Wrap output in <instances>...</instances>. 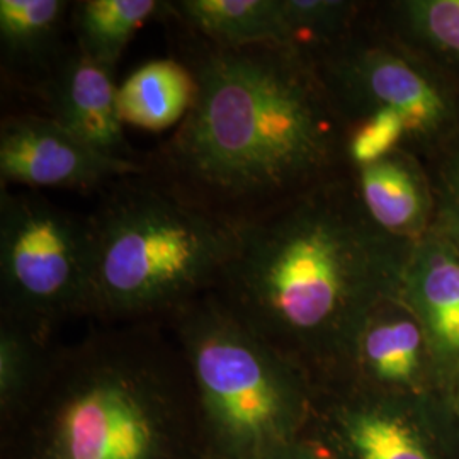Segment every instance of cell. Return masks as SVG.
<instances>
[{
    "mask_svg": "<svg viewBox=\"0 0 459 459\" xmlns=\"http://www.w3.org/2000/svg\"><path fill=\"white\" fill-rule=\"evenodd\" d=\"M330 459H459L443 394L398 396L352 383L320 388L303 437Z\"/></svg>",
    "mask_w": 459,
    "mask_h": 459,
    "instance_id": "cell-8",
    "label": "cell"
},
{
    "mask_svg": "<svg viewBox=\"0 0 459 459\" xmlns=\"http://www.w3.org/2000/svg\"><path fill=\"white\" fill-rule=\"evenodd\" d=\"M55 345L0 320V427L11 424L38 394Z\"/></svg>",
    "mask_w": 459,
    "mask_h": 459,
    "instance_id": "cell-19",
    "label": "cell"
},
{
    "mask_svg": "<svg viewBox=\"0 0 459 459\" xmlns=\"http://www.w3.org/2000/svg\"><path fill=\"white\" fill-rule=\"evenodd\" d=\"M34 92L43 100L49 119L89 147L113 159L140 162L123 132L113 72L75 45L64 51Z\"/></svg>",
    "mask_w": 459,
    "mask_h": 459,
    "instance_id": "cell-11",
    "label": "cell"
},
{
    "mask_svg": "<svg viewBox=\"0 0 459 459\" xmlns=\"http://www.w3.org/2000/svg\"><path fill=\"white\" fill-rule=\"evenodd\" d=\"M398 296L424 330L444 390L459 377V244L429 230L413 244Z\"/></svg>",
    "mask_w": 459,
    "mask_h": 459,
    "instance_id": "cell-12",
    "label": "cell"
},
{
    "mask_svg": "<svg viewBox=\"0 0 459 459\" xmlns=\"http://www.w3.org/2000/svg\"><path fill=\"white\" fill-rule=\"evenodd\" d=\"M83 316L99 325L167 322L216 291L240 229L145 170L99 193Z\"/></svg>",
    "mask_w": 459,
    "mask_h": 459,
    "instance_id": "cell-4",
    "label": "cell"
},
{
    "mask_svg": "<svg viewBox=\"0 0 459 459\" xmlns=\"http://www.w3.org/2000/svg\"><path fill=\"white\" fill-rule=\"evenodd\" d=\"M165 13L216 47H290L281 0H178L165 2Z\"/></svg>",
    "mask_w": 459,
    "mask_h": 459,
    "instance_id": "cell-16",
    "label": "cell"
},
{
    "mask_svg": "<svg viewBox=\"0 0 459 459\" xmlns=\"http://www.w3.org/2000/svg\"><path fill=\"white\" fill-rule=\"evenodd\" d=\"M157 0H81L72 2L68 28L74 45L96 64L115 72L123 51L148 19L164 13Z\"/></svg>",
    "mask_w": 459,
    "mask_h": 459,
    "instance_id": "cell-18",
    "label": "cell"
},
{
    "mask_svg": "<svg viewBox=\"0 0 459 459\" xmlns=\"http://www.w3.org/2000/svg\"><path fill=\"white\" fill-rule=\"evenodd\" d=\"M364 14L459 83V0L371 2Z\"/></svg>",
    "mask_w": 459,
    "mask_h": 459,
    "instance_id": "cell-15",
    "label": "cell"
},
{
    "mask_svg": "<svg viewBox=\"0 0 459 459\" xmlns=\"http://www.w3.org/2000/svg\"><path fill=\"white\" fill-rule=\"evenodd\" d=\"M443 396L459 427V377L444 388Z\"/></svg>",
    "mask_w": 459,
    "mask_h": 459,
    "instance_id": "cell-23",
    "label": "cell"
},
{
    "mask_svg": "<svg viewBox=\"0 0 459 459\" xmlns=\"http://www.w3.org/2000/svg\"><path fill=\"white\" fill-rule=\"evenodd\" d=\"M195 79L179 60H152L117 87V109L125 125L160 132L181 123L195 99Z\"/></svg>",
    "mask_w": 459,
    "mask_h": 459,
    "instance_id": "cell-17",
    "label": "cell"
},
{
    "mask_svg": "<svg viewBox=\"0 0 459 459\" xmlns=\"http://www.w3.org/2000/svg\"><path fill=\"white\" fill-rule=\"evenodd\" d=\"M147 170L145 162L113 159L89 147L48 116L14 115L0 125V182L100 193Z\"/></svg>",
    "mask_w": 459,
    "mask_h": 459,
    "instance_id": "cell-9",
    "label": "cell"
},
{
    "mask_svg": "<svg viewBox=\"0 0 459 459\" xmlns=\"http://www.w3.org/2000/svg\"><path fill=\"white\" fill-rule=\"evenodd\" d=\"M0 459H212L186 358L164 322L100 325L55 347Z\"/></svg>",
    "mask_w": 459,
    "mask_h": 459,
    "instance_id": "cell-3",
    "label": "cell"
},
{
    "mask_svg": "<svg viewBox=\"0 0 459 459\" xmlns=\"http://www.w3.org/2000/svg\"><path fill=\"white\" fill-rule=\"evenodd\" d=\"M195 99L145 160L179 195L237 229L345 172L344 130L313 60L291 47H216L189 33Z\"/></svg>",
    "mask_w": 459,
    "mask_h": 459,
    "instance_id": "cell-1",
    "label": "cell"
},
{
    "mask_svg": "<svg viewBox=\"0 0 459 459\" xmlns=\"http://www.w3.org/2000/svg\"><path fill=\"white\" fill-rule=\"evenodd\" d=\"M434 196V229L459 244V130L424 160Z\"/></svg>",
    "mask_w": 459,
    "mask_h": 459,
    "instance_id": "cell-21",
    "label": "cell"
},
{
    "mask_svg": "<svg viewBox=\"0 0 459 459\" xmlns=\"http://www.w3.org/2000/svg\"><path fill=\"white\" fill-rule=\"evenodd\" d=\"M413 244L377 227L345 172L240 229L213 295L316 390L344 385L368 316L400 293Z\"/></svg>",
    "mask_w": 459,
    "mask_h": 459,
    "instance_id": "cell-2",
    "label": "cell"
},
{
    "mask_svg": "<svg viewBox=\"0 0 459 459\" xmlns=\"http://www.w3.org/2000/svg\"><path fill=\"white\" fill-rule=\"evenodd\" d=\"M70 9L72 2L65 0H2V66L36 89L68 48L64 31Z\"/></svg>",
    "mask_w": 459,
    "mask_h": 459,
    "instance_id": "cell-14",
    "label": "cell"
},
{
    "mask_svg": "<svg viewBox=\"0 0 459 459\" xmlns=\"http://www.w3.org/2000/svg\"><path fill=\"white\" fill-rule=\"evenodd\" d=\"M347 383L377 394H443L424 330L400 296L383 299L362 327Z\"/></svg>",
    "mask_w": 459,
    "mask_h": 459,
    "instance_id": "cell-10",
    "label": "cell"
},
{
    "mask_svg": "<svg viewBox=\"0 0 459 459\" xmlns=\"http://www.w3.org/2000/svg\"><path fill=\"white\" fill-rule=\"evenodd\" d=\"M165 324L187 362L212 459H265L305 437L315 385L213 293Z\"/></svg>",
    "mask_w": 459,
    "mask_h": 459,
    "instance_id": "cell-5",
    "label": "cell"
},
{
    "mask_svg": "<svg viewBox=\"0 0 459 459\" xmlns=\"http://www.w3.org/2000/svg\"><path fill=\"white\" fill-rule=\"evenodd\" d=\"M364 9L342 39L310 56L313 65L344 132L392 117L405 128V152L426 160L459 130V83L377 30Z\"/></svg>",
    "mask_w": 459,
    "mask_h": 459,
    "instance_id": "cell-6",
    "label": "cell"
},
{
    "mask_svg": "<svg viewBox=\"0 0 459 459\" xmlns=\"http://www.w3.org/2000/svg\"><path fill=\"white\" fill-rule=\"evenodd\" d=\"M91 278L87 216L33 189L0 191V320L53 345L56 330L83 316Z\"/></svg>",
    "mask_w": 459,
    "mask_h": 459,
    "instance_id": "cell-7",
    "label": "cell"
},
{
    "mask_svg": "<svg viewBox=\"0 0 459 459\" xmlns=\"http://www.w3.org/2000/svg\"><path fill=\"white\" fill-rule=\"evenodd\" d=\"M362 206L377 227L417 242L432 229L434 196L426 164L405 150L349 169Z\"/></svg>",
    "mask_w": 459,
    "mask_h": 459,
    "instance_id": "cell-13",
    "label": "cell"
},
{
    "mask_svg": "<svg viewBox=\"0 0 459 459\" xmlns=\"http://www.w3.org/2000/svg\"><path fill=\"white\" fill-rule=\"evenodd\" d=\"M265 459H330L325 453H322L312 443L301 439L284 447L273 451Z\"/></svg>",
    "mask_w": 459,
    "mask_h": 459,
    "instance_id": "cell-22",
    "label": "cell"
},
{
    "mask_svg": "<svg viewBox=\"0 0 459 459\" xmlns=\"http://www.w3.org/2000/svg\"><path fill=\"white\" fill-rule=\"evenodd\" d=\"M366 2L281 0L290 47L308 56L342 39L359 21Z\"/></svg>",
    "mask_w": 459,
    "mask_h": 459,
    "instance_id": "cell-20",
    "label": "cell"
}]
</instances>
